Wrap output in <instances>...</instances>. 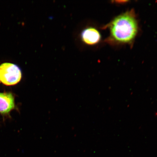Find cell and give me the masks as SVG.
<instances>
[{"label":"cell","instance_id":"6da1fadb","mask_svg":"<svg viewBox=\"0 0 157 157\" xmlns=\"http://www.w3.org/2000/svg\"><path fill=\"white\" fill-rule=\"evenodd\" d=\"M137 30L136 20L131 12L125 13L116 17L110 25L112 37L119 42H131L136 36Z\"/></svg>","mask_w":157,"mask_h":157},{"label":"cell","instance_id":"7a4b0ae2","mask_svg":"<svg viewBox=\"0 0 157 157\" xmlns=\"http://www.w3.org/2000/svg\"><path fill=\"white\" fill-rule=\"evenodd\" d=\"M21 70L16 65L5 63L0 65V82L7 86L15 85L21 81Z\"/></svg>","mask_w":157,"mask_h":157},{"label":"cell","instance_id":"3957f363","mask_svg":"<svg viewBox=\"0 0 157 157\" xmlns=\"http://www.w3.org/2000/svg\"><path fill=\"white\" fill-rule=\"evenodd\" d=\"M15 107L14 98L10 93H0V113H9Z\"/></svg>","mask_w":157,"mask_h":157},{"label":"cell","instance_id":"277c9868","mask_svg":"<svg viewBox=\"0 0 157 157\" xmlns=\"http://www.w3.org/2000/svg\"><path fill=\"white\" fill-rule=\"evenodd\" d=\"M82 40L88 45L98 44L101 40V35L97 29L89 27L82 31L81 34Z\"/></svg>","mask_w":157,"mask_h":157}]
</instances>
